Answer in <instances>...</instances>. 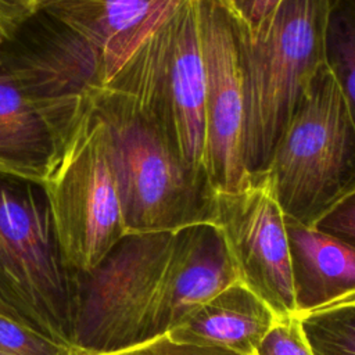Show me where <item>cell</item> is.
Instances as JSON below:
<instances>
[{"label":"cell","mask_w":355,"mask_h":355,"mask_svg":"<svg viewBox=\"0 0 355 355\" xmlns=\"http://www.w3.org/2000/svg\"><path fill=\"white\" fill-rule=\"evenodd\" d=\"M89 101L108 132L126 234L216 223L218 191L207 169L182 157L148 108L107 86L90 89Z\"/></svg>","instance_id":"obj_1"},{"label":"cell","mask_w":355,"mask_h":355,"mask_svg":"<svg viewBox=\"0 0 355 355\" xmlns=\"http://www.w3.org/2000/svg\"><path fill=\"white\" fill-rule=\"evenodd\" d=\"M80 275L58 251L42 183L0 172V312L75 345Z\"/></svg>","instance_id":"obj_2"},{"label":"cell","mask_w":355,"mask_h":355,"mask_svg":"<svg viewBox=\"0 0 355 355\" xmlns=\"http://www.w3.org/2000/svg\"><path fill=\"white\" fill-rule=\"evenodd\" d=\"M331 0H283L254 35L245 28L244 168L263 180L272 153L316 71L326 64Z\"/></svg>","instance_id":"obj_3"},{"label":"cell","mask_w":355,"mask_h":355,"mask_svg":"<svg viewBox=\"0 0 355 355\" xmlns=\"http://www.w3.org/2000/svg\"><path fill=\"white\" fill-rule=\"evenodd\" d=\"M263 180L284 216L309 227L355 190V121L326 64L291 115Z\"/></svg>","instance_id":"obj_4"},{"label":"cell","mask_w":355,"mask_h":355,"mask_svg":"<svg viewBox=\"0 0 355 355\" xmlns=\"http://www.w3.org/2000/svg\"><path fill=\"white\" fill-rule=\"evenodd\" d=\"M171 232L125 234L80 276L73 344L86 354L123 349L166 334Z\"/></svg>","instance_id":"obj_5"},{"label":"cell","mask_w":355,"mask_h":355,"mask_svg":"<svg viewBox=\"0 0 355 355\" xmlns=\"http://www.w3.org/2000/svg\"><path fill=\"white\" fill-rule=\"evenodd\" d=\"M42 184L65 266L92 273L126 233L108 132L90 101Z\"/></svg>","instance_id":"obj_6"},{"label":"cell","mask_w":355,"mask_h":355,"mask_svg":"<svg viewBox=\"0 0 355 355\" xmlns=\"http://www.w3.org/2000/svg\"><path fill=\"white\" fill-rule=\"evenodd\" d=\"M104 86L148 108L182 157L205 168V73L196 0H179Z\"/></svg>","instance_id":"obj_7"},{"label":"cell","mask_w":355,"mask_h":355,"mask_svg":"<svg viewBox=\"0 0 355 355\" xmlns=\"http://www.w3.org/2000/svg\"><path fill=\"white\" fill-rule=\"evenodd\" d=\"M0 67L47 123L58 155L87 107L90 89L103 86L96 49L39 8L6 36Z\"/></svg>","instance_id":"obj_8"},{"label":"cell","mask_w":355,"mask_h":355,"mask_svg":"<svg viewBox=\"0 0 355 355\" xmlns=\"http://www.w3.org/2000/svg\"><path fill=\"white\" fill-rule=\"evenodd\" d=\"M205 73L204 166L218 193L250 186L244 168L245 26L223 0H196Z\"/></svg>","instance_id":"obj_9"},{"label":"cell","mask_w":355,"mask_h":355,"mask_svg":"<svg viewBox=\"0 0 355 355\" xmlns=\"http://www.w3.org/2000/svg\"><path fill=\"white\" fill-rule=\"evenodd\" d=\"M215 225L237 280L259 297L276 319L295 313L284 214L268 182L237 193H218Z\"/></svg>","instance_id":"obj_10"},{"label":"cell","mask_w":355,"mask_h":355,"mask_svg":"<svg viewBox=\"0 0 355 355\" xmlns=\"http://www.w3.org/2000/svg\"><path fill=\"white\" fill-rule=\"evenodd\" d=\"M179 0H54L43 6L97 51L103 86Z\"/></svg>","instance_id":"obj_11"},{"label":"cell","mask_w":355,"mask_h":355,"mask_svg":"<svg viewBox=\"0 0 355 355\" xmlns=\"http://www.w3.org/2000/svg\"><path fill=\"white\" fill-rule=\"evenodd\" d=\"M166 272L168 333L220 290L239 282L222 232L212 223L173 232Z\"/></svg>","instance_id":"obj_12"},{"label":"cell","mask_w":355,"mask_h":355,"mask_svg":"<svg viewBox=\"0 0 355 355\" xmlns=\"http://www.w3.org/2000/svg\"><path fill=\"white\" fill-rule=\"evenodd\" d=\"M295 313L304 315L355 297V250L284 216Z\"/></svg>","instance_id":"obj_13"},{"label":"cell","mask_w":355,"mask_h":355,"mask_svg":"<svg viewBox=\"0 0 355 355\" xmlns=\"http://www.w3.org/2000/svg\"><path fill=\"white\" fill-rule=\"evenodd\" d=\"M275 320L272 309L244 284L236 282L209 298L168 334L179 343L225 348L237 355H255Z\"/></svg>","instance_id":"obj_14"},{"label":"cell","mask_w":355,"mask_h":355,"mask_svg":"<svg viewBox=\"0 0 355 355\" xmlns=\"http://www.w3.org/2000/svg\"><path fill=\"white\" fill-rule=\"evenodd\" d=\"M55 157L47 123L0 67V172L43 183Z\"/></svg>","instance_id":"obj_15"},{"label":"cell","mask_w":355,"mask_h":355,"mask_svg":"<svg viewBox=\"0 0 355 355\" xmlns=\"http://www.w3.org/2000/svg\"><path fill=\"white\" fill-rule=\"evenodd\" d=\"M324 51L355 121V0H331Z\"/></svg>","instance_id":"obj_16"},{"label":"cell","mask_w":355,"mask_h":355,"mask_svg":"<svg viewBox=\"0 0 355 355\" xmlns=\"http://www.w3.org/2000/svg\"><path fill=\"white\" fill-rule=\"evenodd\" d=\"M298 316L313 355H355V297Z\"/></svg>","instance_id":"obj_17"},{"label":"cell","mask_w":355,"mask_h":355,"mask_svg":"<svg viewBox=\"0 0 355 355\" xmlns=\"http://www.w3.org/2000/svg\"><path fill=\"white\" fill-rule=\"evenodd\" d=\"M0 354L3 355H87L76 345L51 340L31 326L0 312Z\"/></svg>","instance_id":"obj_18"},{"label":"cell","mask_w":355,"mask_h":355,"mask_svg":"<svg viewBox=\"0 0 355 355\" xmlns=\"http://www.w3.org/2000/svg\"><path fill=\"white\" fill-rule=\"evenodd\" d=\"M255 355H313L302 320L297 313L276 319Z\"/></svg>","instance_id":"obj_19"},{"label":"cell","mask_w":355,"mask_h":355,"mask_svg":"<svg viewBox=\"0 0 355 355\" xmlns=\"http://www.w3.org/2000/svg\"><path fill=\"white\" fill-rule=\"evenodd\" d=\"M87 355H237L229 349L218 347H204L187 343H179L171 338V336L162 334L148 341L104 354H87Z\"/></svg>","instance_id":"obj_20"},{"label":"cell","mask_w":355,"mask_h":355,"mask_svg":"<svg viewBox=\"0 0 355 355\" xmlns=\"http://www.w3.org/2000/svg\"><path fill=\"white\" fill-rule=\"evenodd\" d=\"M313 227L355 250V190L331 207Z\"/></svg>","instance_id":"obj_21"},{"label":"cell","mask_w":355,"mask_h":355,"mask_svg":"<svg viewBox=\"0 0 355 355\" xmlns=\"http://www.w3.org/2000/svg\"><path fill=\"white\" fill-rule=\"evenodd\" d=\"M250 35L257 33L279 10L283 0H223Z\"/></svg>","instance_id":"obj_22"},{"label":"cell","mask_w":355,"mask_h":355,"mask_svg":"<svg viewBox=\"0 0 355 355\" xmlns=\"http://www.w3.org/2000/svg\"><path fill=\"white\" fill-rule=\"evenodd\" d=\"M35 11L37 8L32 0H0V25L6 36Z\"/></svg>","instance_id":"obj_23"},{"label":"cell","mask_w":355,"mask_h":355,"mask_svg":"<svg viewBox=\"0 0 355 355\" xmlns=\"http://www.w3.org/2000/svg\"><path fill=\"white\" fill-rule=\"evenodd\" d=\"M33 3H35V6H36V8L39 10V8H42L43 6H46L47 3H50V1H54V0H32Z\"/></svg>","instance_id":"obj_24"},{"label":"cell","mask_w":355,"mask_h":355,"mask_svg":"<svg viewBox=\"0 0 355 355\" xmlns=\"http://www.w3.org/2000/svg\"><path fill=\"white\" fill-rule=\"evenodd\" d=\"M4 40H6V32H4V29L0 25V53H1V47H3Z\"/></svg>","instance_id":"obj_25"},{"label":"cell","mask_w":355,"mask_h":355,"mask_svg":"<svg viewBox=\"0 0 355 355\" xmlns=\"http://www.w3.org/2000/svg\"><path fill=\"white\" fill-rule=\"evenodd\" d=\"M0 355H3V354H0Z\"/></svg>","instance_id":"obj_26"}]
</instances>
